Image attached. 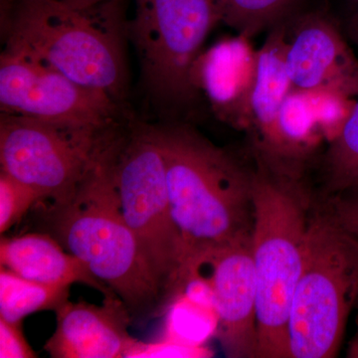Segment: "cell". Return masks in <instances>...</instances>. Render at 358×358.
Wrapping results in <instances>:
<instances>
[{
    "label": "cell",
    "instance_id": "obj_8",
    "mask_svg": "<svg viewBox=\"0 0 358 358\" xmlns=\"http://www.w3.org/2000/svg\"><path fill=\"white\" fill-rule=\"evenodd\" d=\"M128 23L140 60L141 77L155 101L169 109H186L199 98L192 66L209 32L219 21L213 0H134Z\"/></svg>",
    "mask_w": 358,
    "mask_h": 358
},
{
    "label": "cell",
    "instance_id": "obj_3",
    "mask_svg": "<svg viewBox=\"0 0 358 358\" xmlns=\"http://www.w3.org/2000/svg\"><path fill=\"white\" fill-rule=\"evenodd\" d=\"M124 2L77 10L50 0H0L4 50L36 59L122 106L129 90Z\"/></svg>",
    "mask_w": 358,
    "mask_h": 358
},
{
    "label": "cell",
    "instance_id": "obj_27",
    "mask_svg": "<svg viewBox=\"0 0 358 358\" xmlns=\"http://www.w3.org/2000/svg\"><path fill=\"white\" fill-rule=\"evenodd\" d=\"M348 33H350V36L352 37L355 43L358 46V10L350 21V24H348Z\"/></svg>",
    "mask_w": 358,
    "mask_h": 358
},
{
    "label": "cell",
    "instance_id": "obj_4",
    "mask_svg": "<svg viewBox=\"0 0 358 358\" xmlns=\"http://www.w3.org/2000/svg\"><path fill=\"white\" fill-rule=\"evenodd\" d=\"M114 134L75 199L42 208L51 235L127 306L131 317L164 313L166 301L122 217L110 171Z\"/></svg>",
    "mask_w": 358,
    "mask_h": 358
},
{
    "label": "cell",
    "instance_id": "obj_26",
    "mask_svg": "<svg viewBox=\"0 0 358 358\" xmlns=\"http://www.w3.org/2000/svg\"><path fill=\"white\" fill-rule=\"evenodd\" d=\"M50 1L62 4L69 8L77 9V10H87L108 2L124 1V0H50Z\"/></svg>",
    "mask_w": 358,
    "mask_h": 358
},
{
    "label": "cell",
    "instance_id": "obj_14",
    "mask_svg": "<svg viewBox=\"0 0 358 358\" xmlns=\"http://www.w3.org/2000/svg\"><path fill=\"white\" fill-rule=\"evenodd\" d=\"M0 263L14 274L39 284L71 287L79 282L103 296H117L85 263L69 253L53 235L46 233L2 237Z\"/></svg>",
    "mask_w": 358,
    "mask_h": 358
},
{
    "label": "cell",
    "instance_id": "obj_5",
    "mask_svg": "<svg viewBox=\"0 0 358 358\" xmlns=\"http://www.w3.org/2000/svg\"><path fill=\"white\" fill-rule=\"evenodd\" d=\"M358 303V238L313 209L289 317V358H333Z\"/></svg>",
    "mask_w": 358,
    "mask_h": 358
},
{
    "label": "cell",
    "instance_id": "obj_25",
    "mask_svg": "<svg viewBox=\"0 0 358 358\" xmlns=\"http://www.w3.org/2000/svg\"><path fill=\"white\" fill-rule=\"evenodd\" d=\"M0 357L34 358L36 353L26 341L21 322H10L0 317Z\"/></svg>",
    "mask_w": 358,
    "mask_h": 358
},
{
    "label": "cell",
    "instance_id": "obj_18",
    "mask_svg": "<svg viewBox=\"0 0 358 358\" xmlns=\"http://www.w3.org/2000/svg\"><path fill=\"white\" fill-rule=\"evenodd\" d=\"M320 196L358 185V99L345 127L320 160Z\"/></svg>",
    "mask_w": 358,
    "mask_h": 358
},
{
    "label": "cell",
    "instance_id": "obj_7",
    "mask_svg": "<svg viewBox=\"0 0 358 358\" xmlns=\"http://www.w3.org/2000/svg\"><path fill=\"white\" fill-rule=\"evenodd\" d=\"M120 124L75 126L1 113V171L38 193L41 208L70 203Z\"/></svg>",
    "mask_w": 358,
    "mask_h": 358
},
{
    "label": "cell",
    "instance_id": "obj_19",
    "mask_svg": "<svg viewBox=\"0 0 358 358\" xmlns=\"http://www.w3.org/2000/svg\"><path fill=\"white\" fill-rule=\"evenodd\" d=\"M220 21L252 38L293 15L298 0H213Z\"/></svg>",
    "mask_w": 358,
    "mask_h": 358
},
{
    "label": "cell",
    "instance_id": "obj_24",
    "mask_svg": "<svg viewBox=\"0 0 358 358\" xmlns=\"http://www.w3.org/2000/svg\"><path fill=\"white\" fill-rule=\"evenodd\" d=\"M213 357V352L205 345H186L164 339L157 343L138 341L126 358H205Z\"/></svg>",
    "mask_w": 358,
    "mask_h": 358
},
{
    "label": "cell",
    "instance_id": "obj_2",
    "mask_svg": "<svg viewBox=\"0 0 358 358\" xmlns=\"http://www.w3.org/2000/svg\"><path fill=\"white\" fill-rule=\"evenodd\" d=\"M253 164L252 252L260 358H289V317L317 194L307 171L250 154Z\"/></svg>",
    "mask_w": 358,
    "mask_h": 358
},
{
    "label": "cell",
    "instance_id": "obj_22",
    "mask_svg": "<svg viewBox=\"0 0 358 358\" xmlns=\"http://www.w3.org/2000/svg\"><path fill=\"white\" fill-rule=\"evenodd\" d=\"M39 203L40 196L34 189L0 171V233L2 235Z\"/></svg>",
    "mask_w": 358,
    "mask_h": 358
},
{
    "label": "cell",
    "instance_id": "obj_11",
    "mask_svg": "<svg viewBox=\"0 0 358 358\" xmlns=\"http://www.w3.org/2000/svg\"><path fill=\"white\" fill-rule=\"evenodd\" d=\"M286 66L292 87L301 92L334 91L358 99V59L338 25L324 13L287 20Z\"/></svg>",
    "mask_w": 358,
    "mask_h": 358
},
{
    "label": "cell",
    "instance_id": "obj_29",
    "mask_svg": "<svg viewBox=\"0 0 358 358\" xmlns=\"http://www.w3.org/2000/svg\"><path fill=\"white\" fill-rule=\"evenodd\" d=\"M357 1L358 2V0H357Z\"/></svg>",
    "mask_w": 358,
    "mask_h": 358
},
{
    "label": "cell",
    "instance_id": "obj_16",
    "mask_svg": "<svg viewBox=\"0 0 358 358\" xmlns=\"http://www.w3.org/2000/svg\"><path fill=\"white\" fill-rule=\"evenodd\" d=\"M322 140L324 138L315 122L307 92L293 89L282 103L267 150L250 152L274 164L308 171V162Z\"/></svg>",
    "mask_w": 358,
    "mask_h": 358
},
{
    "label": "cell",
    "instance_id": "obj_9",
    "mask_svg": "<svg viewBox=\"0 0 358 358\" xmlns=\"http://www.w3.org/2000/svg\"><path fill=\"white\" fill-rule=\"evenodd\" d=\"M122 105L24 54L0 56V109L7 114L110 128L122 124Z\"/></svg>",
    "mask_w": 358,
    "mask_h": 358
},
{
    "label": "cell",
    "instance_id": "obj_6",
    "mask_svg": "<svg viewBox=\"0 0 358 358\" xmlns=\"http://www.w3.org/2000/svg\"><path fill=\"white\" fill-rule=\"evenodd\" d=\"M110 159L122 217L138 240L167 307L178 292L185 252L171 215L166 164L152 126L122 124L110 143Z\"/></svg>",
    "mask_w": 358,
    "mask_h": 358
},
{
    "label": "cell",
    "instance_id": "obj_21",
    "mask_svg": "<svg viewBox=\"0 0 358 358\" xmlns=\"http://www.w3.org/2000/svg\"><path fill=\"white\" fill-rule=\"evenodd\" d=\"M307 93L320 133L331 143L345 127L357 100L334 91Z\"/></svg>",
    "mask_w": 358,
    "mask_h": 358
},
{
    "label": "cell",
    "instance_id": "obj_10",
    "mask_svg": "<svg viewBox=\"0 0 358 358\" xmlns=\"http://www.w3.org/2000/svg\"><path fill=\"white\" fill-rule=\"evenodd\" d=\"M210 287L217 317L216 338L226 357L254 358L258 352L257 278L251 241L227 245L193 259L183 274Z\"/></svg>",
    "mask_w": 358,
    "mask_h": 358
},
{
    "label": "cell",
    "instance_id": "obj_23",
    "mask_svg": "<svg viewBox=\"0 0 358 358\" xmlns=\"http://www.w3.org/2000/svg\"><path fill=\"white\" fill-rule=\"evenodd\" d=\"M315 209L324 217L358 238V185L327 195H317Z\"/></svg>",
    "mask_w": 358,
    "mask_h": 358
},
{
    "label": "cell",
    "instance_id": "obj_12",
    "mask_svg": "<svg viewBox=\"0 0 358 358\" xmlns=\"http://www.w3.org/2000/svg\"><path fill=\"white\" fill-rule=\"evenodd\" d=\"M238 34L202 51L192 66V86L206 96L214 115L232 128L248 131L251 99L258 70V49Z\"/></svg>",
    "mask_w": 358,
    "mask_h": 358
},
{
    "label": "cell",
    "instance_id": "obj_1",
    "mask_svg": "<svg viewBox=\"0 0 358 358\" xmlns=\"http://www.w3.org/2000/svg\"><path fill=\"white\" fill-rule=\"evenodd\" d=\"M152 128L166 164L171 215L182 240V277L188 264L204 252L251 241L253 164L189 124Z\"/></svg>",
    "mask_w": 358,
    "mask_h": 358
},
{
    "label": "cell",
    "instance_id": "obj_17",
    "mask_svg": "<svg viewBox=\"0 0 358 358\" xmlns=\"http://www.w3.org/2000/svg\"><path fill=\"white\" fill-rule=\"evenodd\" d=\"M70 287L49 286L26 280L6 268L0 270V317L21 322L42 310H57L67 303Z\"/></svg>",
    "mask_w": 358,
    "mask_h": 358
},
{
    "label": "cell",
    "instance_id": "obj_20",
    "mask_svg": "<svg viewBox=\"0 0 358 358\" xmlns=\"http://www.w3.org/2000/svg\"><path fill=\"white\" fill-rule=\"evenodd\" d=\"M164 339L204 345L205 339L216 334L217 317L213 308L205 307L178 293L171 299L164 310Z\"/></svg>",
    "mask_w": 358,
    "mask_h": 358
},
{
    "label": "cell",
    "instance_id": "obj_15",
    "mask_svg": "<svg viewBox=\"0 0 358 358\" xmlns=\"http://www.w3.org/2000/svg\"><path fill=\"white\" fill-rule=\"evenodd\" d=\"M288 48L287 20L271 28L267 38L258 49V70L251 99L250 150H267L285 99L293 90L286 66Z\"/></svg>",
    "mask_w": 358,
    "mask_h": 358
},
{
    "label": "cell",
    "instance_id": "obj_28",
    "mask_svg": "<svg viewBox=\"0 0 358 358\" xmlns=\"http://www.w3.org/2000/svg\"><path fill=\"white\" fill-rule=\"evenodd\" d=\"M348 357L352 358H358V320L357 331L350 343V348H348Z\"/></svg>",
    "mask_w": 358,
    "mask_h": 358
},
{
    "label": "cell",
    "instance_id": "obj_13",
    "mask_svg": "<svg viewBox=\"0 0 358 358\" xmlns=\"http://www.w3.org/2000/svg\"><path fill=\"white\" fill-rule=\"evenodd\" d=\"M57 327L44 345L53 358H126L138 339L129 334L131 315L117 296L102 306L68 301L55 310Z\"/></svg>",
    "mask_w": 358,
    "mask_h": 358
}]
</instances>
